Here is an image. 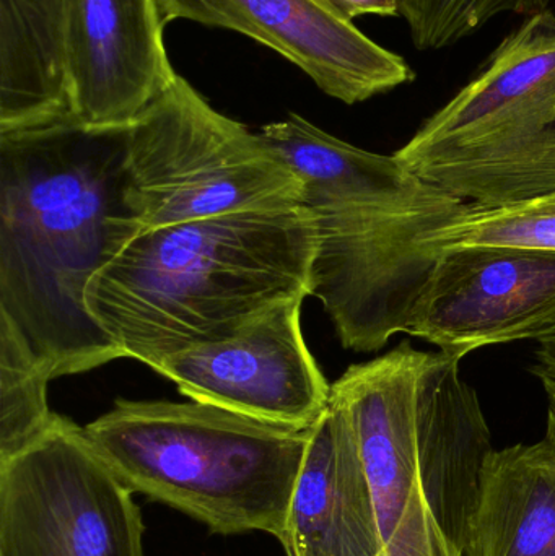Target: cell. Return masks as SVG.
Masks as SVG:
<instances>
[{"mask_svg": "<svg viewBox=\"0 0 555 556\" xmlns=\"http://www.w3.org/2000/svg\"><path fill=\"white\" fill-rule=\"evenodd\" d=\"M342 20L354 22L358 16L400 15L401 0H318Z\"/></svg>", "mask_w": 555, "mask_h": 556, "instance_id": "cell-20", "label": "cell"}, {"mask_svg": "<svg viewBox=\"0 0 555 556\" xmlns=\"http://www.w3.org/2000/svg\"><path fill=\"white\" fill-rule=\"evenodd\" d=\"M432 244L453 247H512L555 251V191L504 207L468 205L437 231Z\"/></svg>", "mask_w": 555, "mask_h": 556, "instance_id": "cell-17", "label": "cell"}, {"mask_svg": "<svg viewBox=\"0 0 555 556\" xmlns=\"http://www.w3.org/2000/svg\"><path fill=\"white\" fill-rule=\"evenodd\" d=\"M315 251V218L303 204L150 228L94 276L88 311L124 358L156 371L310 296Z\"/></svg>", "mask_w": 555, "mask_h": 556, "instance_id": "cell-3", "label": "cell"}, {"mask_svg": "<svg viewBox=\"0 0 555 556\" xmlns=\"http://www.w3.org/2000/svg\"><path fill=\"white\" fill-rule=\"evenodd\" d=\"M160 0H71L65 80L68 113L94 129L129 127L176 74Z\"/></svg>", "mask_w": 555, "mask_h": 556, "instance_id": "cell-11", "label": "cell"}, {"mask_svg": "<svg viewBox=\"0 0 555 556\" xmlns=\"http://www.w3.org/2000/svg\"><path fill=\"white\" fill-rule=\"evenodd\" d=\"M51 379L15 327L0 316V463L54 427L59 415L48 404Z\"/></svg>", "mask_w": 555, "mask_h": 556, "instance_id": "cell-16", "label": "cell"}, {"mask_svg": "<svg viewBox=\"0 0 555 556\" xmlns=\"http://www.w3.org/2000/svg\"><path fill=\"white\" fill-rule=\"evenodd\" d=\"M547 0H401L411 39L419 51H439L478 31L501 13L534 15Z\"/></svg>", "mask_w": 555, "mask_h": 556, "instance_id": "cell-18", "label": "cell"}, {"mask_svg": "<svg viewBox=\"0 0 555 556\" xmlns=\"http://www.w3.org/2000/svg\"><path fill=\"white\" fill-rule=\"evenodd\" d=\"M160 9L166 25L189 20L267 46L345 104L364 103L414 80L401 55L318 0H160Z\"/></svg>", "mask_w": 555, "mask_h": 556, "instance_id": "cell-10", "label": "cell"}, {"mask_svg": "<svg viewBox=\"0 0 555 556\" xmlns=\"http://www.w3.org/2000/svg\"><path fill=\"white\" fill-rule=\"evenodd\" d=\"M302 304H279L231 339L165 359L156 372L191 401L312 430L331 404V386L303 337Z\"/></svg>", "mask_w": 555, "mask_h": 556, "instance_id": "cell-9", "label": "cell"}, {"mask_svg": "<svg viewBox=\"0 0 555 556\" xmlns=\"http://www.w3.org/2000/svg\"><path fill=\"white\" fill-rule=\"evenodd\" d=\"M378 556H465L430 511L422 490L411 503Z\"/></svg>", "mask_w": 555, "mask_h": 556, "instance_id": "cell-19", "label": "cell"}, {"mask_svg": "<svg viewBox=\"0 0 555 556\" xmlns=\"http://www.w3.org/2000/svg\"><path fill=\"white\" fill-rule=\"evenodd\" d=\"M465 556H555V433L494 450L466 534Z\"/></svg>", "mask_w": 555, "mask_h": 556, "instance_id": "cell-14", "label": "cell"}, {"mask_svg": "<svg viewBox=\"0 0 555 556\" xmlns=\"http://www.w3.org/2000/svg\"><path fill=\"white\" fill-rule=\"evenodd\" d=\"M143 535L133 490L71 418L0 463V556H146Z\"/></svg>", "mask_w": 555, "mask_h": 556, "instance_id": "cell-7", "label": "cell"}, {"mask_svg": "<svg viewBox=\"0 0 555 556\" xmlns=\"http://www.w3.org/2000/svg\"><path fill=\"white\" fill-rule=\"evenodd\" d=\"M555 330V251L442 248L407 332L463 359Z\"/></svg>", "mask_w": 555, "mask_h": 556, "instance_id": "cell-8", "label": "cell"}, {"mask_svg": "<svg viewBox=\"0 0 555 556\" xmlns=\"http://www.w3.org/2000/svg\"><path fill=\"white\" fill-rule=\"evenodd\" d=\"M544 391L547 395V428L555 433V382L544 381Z\"/></svg>", "mask_w": 555, "mask_h": 556, "instance_id": "cell-22", "label": "cell"}, {"mask_svg": "<svg viewBox=\"0 0 555 556\" xmlns=\"http://www.w3.org/2000/svg\"><path fill=\"white\" fill-rule=\"evenodd\" d=\"M459 363L442 352L427 355L417 397V457L430 511L463 551L494 447L481 402Z\"/></svg>", "mask_w": 555, "mask_h": 556, "instance_id": "cell-13", "label": "cell"}, {"mask_svg": "<svg viewBox=\"0 0 555 556\" xmlns=\"http://www.w3.org/2000/svg\"><path fill=\"white\" fill-rule=\"evenodd\" d=\"M68 2L0 0V134L71 117L65 80Z\"/></svg>", "mask_w": 555, "mask_h": 556, "instance_id": "cell-15", "label": "cell"}, {"mask_svg": "<svg viewBox=\"0 0 555 556\" xmlns=\"http://www.w3.org/2000/svg\"><path fill=\"white\" fill-rule=\"evenodd\" d=\"M533 372L541 382H555V330L538 340L537 365Z\"/></svg>", "mask_w": 555, "mask_h": 556, "instance_id": "cell-21", "label": "cell"}, {"mask_svg": "<svg viewBox=\"0 0 555 556\" xmlns=\"http://www.w3.org/2000/svg\"><path fill=\"white\" fill-rule=\"evenodd\" d=\"M126 173L142 231L303 204L299 176L260 134L218 113L181 75L130 126Z\"/></svg>", "mask_w": 555, "mask_h": 556, "instance_id": "cell-6", "label": "cell"}, {"mask_svg": "<svg viewBox=\"0 0 555 556\" xmlns=\"http://www.w3.org/2000/svg\"><path fill=\"white\" fill-rule=\"evenodd\" d=\"M394 155L476 207L555 191V15L534 13Z\"/></svg>", "mask_w": 555, "mask_h": 556, "instance_id": "cell-5", "label": "cell"}, {"mask_svg": "<svg viewBox=\"0 0 555 556\" xmlns=\"http://www.w3.org/2000/svg\"><path fill=\"white\" fill-rule=\"evenodd\" d=\"M129 129L67 117L0 134V316L52 379L124 358L87 291L142 233L126 202Z\"/></svg>", "mask_w": 555, "mask_h": 556, "instance_id": "cell-1", "label": "cell"}, {"mask_svg": "<svg viewBox=\"0 0 555 556\" xmlns=\"http://www.w3.org/2000/svg\"><path fill=\"white\" fill-rule=\"evenodd\" d=\"M84 430L134 493L214 534L263 532L277 541L312 437L202 402L127 399Z\"/></svg>", "mask_w": 555, "mask_h": 556, "instance_id": "cell-4", "label": "cell"}, {"mask_svg": "<svg viewBox=\"0 0 555 556\" xmlns=\"http://www.w3.org/2000/svg\"><path fill=\"white\" fill-rule=\"evenodd\" d=\"M257 134L299 176L315 218L310 294L321 301L344 349H383L407 332L433 276L442 254L433 235L468 204L396 155L357 149L299 114Z\"/></svg>", "mask_w": 555, "mask_h": 556, "instance_id": "cell-2", "label": "cell"}, {"mask_svg": "<svg viewBox=\"0 0 555 556\" xmlns=\"http://www.w3.org/2000/svg\"><path fill=\"white\" fill-rule=\"evenodd\" d=\"M279 542L287 556H378L383 548L357 433L332 395L312 428Z\"/></svg>", "mask_w": 555, "mask_h": 556, "instance_id": "cell-12", "label": "cell"}]
</instances>
